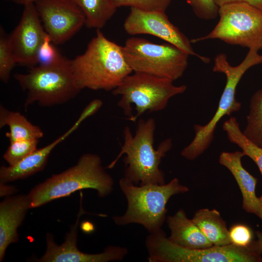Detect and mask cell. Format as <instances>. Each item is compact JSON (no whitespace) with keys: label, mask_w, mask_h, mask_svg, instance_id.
Here are the masks:
<instances>
[{"label":"cell","mask_w":262,"mask_h":262,"mask_svg":"<svg viewBox=\"0 0 262 262\" xmlns=\"http://www.w3.org/2000/svg\"><path fill=\"white\" fill-rule=\"evenodd\" d=\"M70 65L81 90L113 91L132 72L122 47L107 39L100 30H97L84 52L70 60Z\"/></svg>","instance_id":"cell-1"},{"label":"cell","mask_w":262,"mask_h":262,"mask_svg":"<svg viewBox=\"0 0 262 262\" xmlns=\"http://www.w3.org/2000/svg\"><path fill=\"white\" fill-rule=\"evenodd\" d=\"M155 129L156 122L153 118L139 120L134 135L129 127H125L120 151L107 168H113L122 156L125 155L124 177L134 184H164V174L159 165L171 149L172 141L171 138L164 139L155 149Z\"/></svg>","instance_id":"cell-2"},{"label":"cell","mask_w":262,"mask_h":262,"mask_svg":"<svg viewBox=\"0 0 262 262\" xmlns=\"http://www.w3.org/2000/svg\"><path fill=\"white\" fill-rule=\"evenodd\" d=\"M114 184L113 179L103 167L100 157L86 153L75 165L38 184L28 195L32 209L86 189L96 190L99 197H104L112 192Z\"/></svg>","instance_id":"cell-3"},{"label":"cell","mask_w":262,"mask_h":262,"mask_svg":"<svg viewBox=\"0 0 262 262\" xmlns=\"http://www.w3.org/2000/svg\"><path fill=\"white\" fill-rule=\"evenodd\" d=\"M120 188L127 202L125 213L113 217L117 226L138 224L153 233L162 229L166 219V204L176 195L185 193L189 188L177 178L163 184L136 185L124 177L119 181Z\"/></svg>","instance_id":"cell-4"},{"label":"cell","mask_w":262,"mask_h":262,"mask_svg":"<svg viewBox=\"0 0 262 262\" xmlns=\"http://www.w3.org/2000/svg\"><path fill=\"white\" fill-rule=\"evenodd\" d=\"M258 51L254 49H249L244 59L236 66L229 64L226 54L224 53L215 56L213 70L224 74L226 83L213 118L205 125H194L195 136L192 141L181 151L183 157L194 160L201 155L213 141L215 129L220 119L226 115H230L240 110L241 103L235 98L237 86L247 70L262 64V54H260Z\"/></svg>","instance_id":"cell-5"},{"label":"cell","mask_w":262,"mask_h":262,"mask_svg":"<svg viewBox=\"0 0 262 262\" xmlns=\"http://www.w3.org/2000/svg\"><path fill=\"white\" fill-rule=\"evenodd\" d=\"M14 77L27 92L25 109L35 102L47 107L64 104L81 91L76 84L70 60L63 56L52 64L38 65L26 73L15 74Z\"/></svg>","instance_id":"cell-6"},{"label":"cell","mask_w":262,"mask_h":262,"mask_svg":"<svg viewBox=\"0 0 262 262\" xmlns=\"http://www.w3.org/2000/svg\"><path fill=\"white\" fill-rule=\"evenodd\" d=\"M186 89V85H175L168 79L134 72L127 76L112 91L115 96H120L117 106L128 120L135 122L147 111L164 110L171 98Z\"/></svg>","instance_id":"cell-7"},{"label":"cell","mask_w":262,"mask_h":262,"mask_svg":"<svg viewBox=\"0 0 262 262\" xmlns=\"http://www.w3.org/2000/svg\"><path fill=\"white\" fill-rule=\"evenodd\" d=\"M125 60L134 72L175 81L183 75L188 53L169 44H156L140 37L128 39L122 47Z\"/></svg>","instance_id":"cell-8"},{"label":"cell","mask_w":262,"mask_h":262,"mask_svg":"<svg viewBox=\"0 0 262 262\" xmlns=\"http://www.w3.org/2000/svg\"><path fill=\"white\" fill-rule=\"evenodd\" d=\"M149 262H261V255L231 244L189 249L171 242L161 229L149 233L145 241Z\"/></svg>","instance_id":"cell-9"},{"label":"cell","mask_w":262,"mask_h":262,"mask_svg":"<svg viewBox=\"0 0 262 262\" xmlns=\"http://www.w3.org/2000/svg\"><path fill=\"white\" fill-rule=\"evenodd\" d=\"M218 15L219 21L212 31L191 43L219 39L249 49H262V10L247 3L236 2L220 7Z\"/></svg>","instance_id":"cell-10"},{"label":"cell","mask_w":262,"mask_h":262,"mask_svg":"<svg viewBox=\"0 0 262 262\" xmlns=\"http://www.w3.org/2000/svg\"><path fill=\"white\" fill-rule=\"evenodd\" d=\"M123 27L129 34L154 35L177 47L189 55L197 57L205 63L210 61L208 57L200 55L194 51L191 40L170 22L164 12L146 11L131 7Z\"/></svg>","instance_id":"cell-11"},{"label":"cell","mask_w":262,"mask_h":262,"mask_svg":"<svg viewBox=\"0 0 262 262\" xmlns=\"http://www.w3.org/2000/svg\"><path fill=\"white\" fill-rule=\"evenodd\" d=\"M34 4L45 31L54 44L65 43L85 23L84 13L71 0H35Z\"/></svg>","instance_id":"cell-12"},{"label":"cell","mask_w":262,"mask_h":262,"mask_svg":"<svg viewBox=\"0 0 262 262\" xmlns=\"http://www.w3.org/2000/svg\"><path fill=\"white\" fill-rule=\"evenodd\" d=\"M80 209L76 221L66 234L64 242L57 244L51 233L46 236L47 248L44 254L37 261L40 262H108L122 261L128 253L126 247L110 246L102 252L88 254L81 251L77 246L78 227L81 216L87 213L82 209L81 192Z\"/></svg>","instance_id":"cell-13"},{"label":"cell","mask_w":262,"mask_h":262,"mask_svg":"<svg viewBox=\"0 0 262 262\" xmlns=\"http://www.w3.org/2000/svg\"><path fill=\"white\" fill-rule=\"evenodd\" d=\"M46 34L34 3L24 5L19 22L9 35L16 63L30 68L38 65V52Z\"/></svg>","instance_id":"cell-14"},{"label":"cell","mask_w":262,"mask_h":262,"mask_svg":"<svg viewBox=\"0 0 262 262\" xmlns=\"http://www.w3.org/2000/svg\"><path fill=\"white\" fill-rule=\"evenodd\" d=\"M31 209L28 195L6 196L0 203V262L9 245L18 241V229Z\"/></svg>","instance_id":"cell-15"},{"label":"cell","mask_w":262,"mask_h":262,"mask_svg":"<svg viewBox=\"0 0 262 262\" xmlns=\"http://www.w3.org/2000/svg\"><path fill=\"white\" fill-rule=\"evenodd\" d=\"M244 156L242 151H224L221 153L219 162L231 172L236 180L243 196V209L262 219V209L256 194L257 179L243 167L242 158Z\"/></svg>","instance_id":"cell-16"},{"label":"cell","mask_w":262,"mask_h":262,"mask_svg":"<svg viewBox=\"0 0 262 262\" xmlns=\"http://www.w3.org/2000/svg\"><path fill=\"white\" fill-rule=\"evenodd\" d=\"M76 121L64 134L49 144L37 149L19 162L8 166L2 165L0 168V182L5 183L23 179L42 170L48 157L54 147L64 141L80 126Z\"/></svg>","instance_id":"cell-17"},{"label":"cell","mask_w":262,"mask_h":262,"mask_svg":"<svg viewBox=\"0 0 262 262\" xmlns=\"http://www.w3.org/2000/svg\"><path fill=\"white\" fill-rule=\"evenodd\" d=\"M166 221L170 230V235L167 238L173 243L189 249L204 248L213 246L192 219L187 217L182 209L174 215L167 216Z\"/></svg>","instance_id":"cell-18"},{"label":"cell","mask_w":262,"mask_h":262,"mask_svg":"<svg viewBox=\"0 0 262 262\" xmlns=\"http://www.w3.org/2000/svg\"><path fill=\"white\" fill-rule=\"evenodd\" d=\"M192 220L213 246L231 244L226 223L217 210L200 209L195 213Z\"/></svg>","instance_id":"cell-19"},{"label":"cell","mask_w":262,"mask_h":262,"mask_svg":"<svg viewBox=\"0 0 262 262\" xmlns=\"http://www.w3.org/2000/svg\"><path fill=\"white\" fill-rule=\"evenodd\" d=\"M6 125L9 128V131L5 135L10 142L21 140H39L44 135L42 130L33 124L23 115L18 112L9 111L0 105V128Z\"/></svg>","instance_id":"cell-20"},{"label":"cell","mask_w":262,"mask_h":262,"mask_svg":"<svg viewBox=\"0 0 262 262\" xmlns=\"http://www.w3.org/2000/svg\"><path fill=\"white\" fill-rule=\"evenodd\" d=\"M82 10L85 25L89 28L100 30L115 14L117 7L113 0H71Z\"/></svg>","instance_id":"cell-21"},{"label":"cell","mask_w":262,"mask_h":262,"mask_svg":"<svg viewBox=\"0 0 262 262\" xmlns=\"http://www.w3.org/2000/svg\"><path fill=\"white\" fill-rule=\"evenodd\" d=\"M230 142L237 145L242 149L245 156L249 157L257 165L262 176V148L255 145L244 135L239 124L234 117H230L223 125ZM262 209V194L259 197Z\"/></svg>","instance_id":"cell-22"},{"label":"cell","mask_w":262,"mask_h":262,"mask_svg":"<svg viewBox=\"0 0 262 262\" xmlns=\"http://www.w3.org/2000/svg\"><path fill=\"white\" fill-rule=\"evenodd\" d=\"M243 133L248 140L262 148V89L251 97L247 124Z\"/></svg>","instance_id":"cell-23"},{"label":"cell","mask_w":262,"mask_h":262,"mask_svg":"<svg viewBox=\"0 0 262 262\" xmlns=\"http://www.w3.org/2000/svg\"><path fill=\"white\" fill-rule=\"evenodd\" d=\"M17 64L10 42L9 35L3 29L0 30V79L6 83L9 80L11 72Z\"/></svg>","instance_id":"cell-24"},{"label":"cell","mask_w":262,"mask_h":262,"mask_svg":"<svg viewBox=\"0 0 262 262\" xmlns=\"http://www.w3.org/2000/svg\"><path fill=\"white\" fill-rule=\"evenodd\" d=\"M39 140L29 139L10 142L3 158L9 165H14L36 150Z\"/></svg>","instance_id":"cell-25"},{"label":"cell","mask_w":262,"mask_h":262,"mask_svg":"<svg viewBox=\"0 0 262 262\" xmlns=\"http://www.w3.org/2000/svg\"><path fill=\"white\" fill-rule=\"evenodd\" d=\"M113 1L117 8L130 6L146 11L165 12L171 0H113Z\"/></svg>","instance_id":"cell-26"},{"label":"cell","mask_w":262,"mask_h":262,"mask_svg":"<svg viewBox=\"0 0 262 262\" xmlns=\"http://www.w3.org/2000/svg\"><path fill=\"white\" fill-rule=\"evenodd\" d=\"M191 6L196 16L204 20L216 18L218 15L219 7L214 0H186Z\"/></svg>","instance_id":"cell-27"},{"label":"cell","mask_w":262,"mask_h":262,"mask_svg":"<svg viewBox=\"0 0 262 262\" xmlns=\"http://www.w3.org/2000/svg\"><path fill=\"white\" fill-rule=\"evenodd\" d=\"M231 244L242 247H246L253 241V232L247 226L238 224L231 226L229 230Z\"/></svg>","instance_id":"cell-28"},{"label":"cell","mask_w":262,"mask_h":262,"mask_svg":"<svg viewBox=\"0 0 262 262\" xmlns=\"http://www.w3.org/2000/svg\"><path fill=\"white\" fill-rule=\"evenodd\" d=\"M52 43L49 36L47 34L38 52V65H49L62 57V55Z\"/></svg>","instance_id":"cell-29"},{"label":"cell","mask_w":262,"mask_h":262,"mask_svg":"<svg viewBox=\"0 0 262 262\" xmlns=\"http://www.w3.org/2000/svg\"><path fill=\"white\" fill-rule=\"evenodd\" d=\"M214 1L219 7L233 3L246 2L262 10V0H214Z\"/></svg>","instance_id":"cell-30"},{"label":"cell","mask_w":262,"mask_h":262,"mask_svg":"<svg viewBox=\"0 0 262 262\" xmlns=\"http://www.w3.org/2000/svg\"><path fill=\"white\" fill-rule=\"evenodd\" d=\"M256 234L257 237L256 240H253L248 246L249 249L257 254H262V231H257Z\"/></svg>","instance_id":"cell-31"},{"label":"cell","mask_w":262,"mask_h":262,"mask_svg":"<svg viewBox=\"0 0 262 262\" xmlns=\"http://www.w3.org/2000/svg\"><path fill=\"white\" fill-rule=\"evenodd\" d=\"M16 190L13 186L6 185L5 183L0 182V196H9L14 194Z\"/></svg>","instance_id":"cell-32"},{"label":"cell","mask_w":262,"mask_h":262,"mask_svg":"<svg viewBox=\"0 0 262 262\" xmlns=\"http://www.w3.org/2000/svg\"><path fill=\"white\" fill-rule=\"evenodd\" d=\"M7 1L12 2L16 4L23 5V6L34 3L35 0H4Z\"/></svg>","instance_id":"cell-33"},{"label":"cell","mask_w":262,"mask_h":262,"mask_svg":"<svg viewBox=\"0 0 262 262\" xmlns=\"http://www.w3.org/2000/svg\"><path fill=\"white\" fill-rule=\"evenodd\" d=\"M82 224H83L82 225V229L83 230V231L86 232H89L94 229L93 226L92 225L91 223L87 222L83 223Z\"/></svg>","instance_id":"cell-34"}]
</instances>
